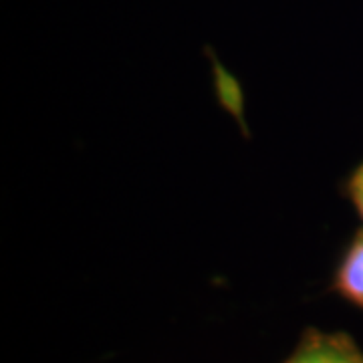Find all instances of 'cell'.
Instances as JSON below:
<instances>
[{"label": "cell", "instance_id": "3957f363", "mask_svg": "<svg viewBox=\"0 0 363 363\" xmlns=\"http://www.w3.org/2000/svg\"><path fill=\"white\" fill-rule=\"evenodd\" d=\"M214 77H216V93L220 101L230 113L242 117V91L238 87L236 79L224 71L220 63H214Z\"/></svg>", "mask_w": 363, "mask_h": 363}, {"label": "cell", "instance_id": "6da1fadb", "mask_svg": "<svg viewBox=\"0 0 363 363\" xmlns=\"http://www.w3.org/2000/svg\"><path fill=\"white\" fill-rule=\"evenodd\" d=\"M281 363H363V350L347 331L305 327L295 350Z\"/></svg>", "mask_w": 363, "mask_h": 363}, {"label": "cell", "instance_id": "7a4b0ae2", "mask_svg": "<svg viewBox=\"0 0 363 363\" xmlns=\"http://www.w3.org/2000/svg\"><path fill=\"white\" fill-rule=\"evenodd\" d=\"M329 293L363 311V226L341 250L329 281Z\"/></svg>", "mask_w": 363, "mask_h": 363}, {"label": "cell", "instance_id": "277c9868", "mask_svg": "<svg viewBox=\"0 0 363 363\" xmlns=\"http://www.w3.org/2000/svg\"><path fill=\"white\" fill-rule=\"evenodd\" d=\"M339 192L353 206L359 220L363 222V162H359L355 168L351 169L350 176L341 182Z\"/></svg>", "mask_w": 363, "mask_h": 363}]
</instances>
